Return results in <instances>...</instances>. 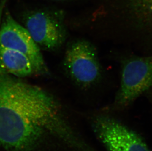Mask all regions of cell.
<instances>
[{"label":"cell","mask_w":152,"mask_h":151,"mask_svg":"<svg viewBox=\"0 0 152 151\" xmlns=\"http://www.w3.org/2000/svg\"><path fill=\"white\" fill-rule=\"evenodd\" d=\"M0 44L20 52L27 56L37 74H46L48 69L40 49L26 28L5 9L0 23Z\"/></svg>","instance_id":"6"},{"label":"cell","mask_w":152,"mask_h":151,"mask_svg":"<svg viewBox=\"0 0 152 151\" xmlns=\"http://www.w3.org/2000/svg\"><path fill=\"white\" fill-rule=\"evenodd\" d=\"M63 65L69 78L82 91L97 86L103 77V68L96 48L85 39H77L69 43Z\"/></svg>","instance_id":"4"},{"label":"cell","mask_w":152,"mask_h":151,"mask_svg":"<svg viewBox=\"0 0 152 151\" xmlns=\"http://www.w3.org/2000/svg\"><path fill=\"white\" fill-rule=\"evenodd\" d=\"M65 13L52 8L27 9L21 15L24 27L40 50L54 51L60 48L68 36Z\"/></svg>","instance_id":"5"},{"label":"cell","mask_w":152,"mask_h":151,"mask_svg":"<svg viewBox=\"0 0 152 151\" xmlns=\"http://www.w3.org/2000/svg\"><path fill=\"white\" fill-rule=\"evenodd\" d=\"M50 1H66V0H50Z\"/></svg>","instance_id":"9"},{"label":"cell","mask_w":152,"mask_h":151,"mask_svg":"<svg viewBox=\"0 0 152 151\" xmlns=\"http://www.w3.org/2000/svg\"><path fill=\"white\" fill-rule=\"evenodd\" d=\"M87 120L94 136L106 151H152L137 131L109 110L90 113Z\"/></svg>","instance_id":"2"},{"label":"cell","mask_w":152,"mask_h":151,"mask_svg":"<svg viewBox=\"0 0 152 151\" xmlns=\"http://www.w3.org/2000/svg\"><path fill=\"white\" fill-rule=\"evenodd\" d=\"M128 15L120 29L133 39L145 42L152 37V0H127Z\"/></svg>","instance_id":"7"},{"label":"cell","mask_w":152,"mask_h":151,"mask_svg":"<svg viewBox=\"0 0 152 151\" xmlns=\"http://www.w3.org/2000/svg\"><path fill=\"white\" fill-rule=\"evenodd\" d=\"M0 65L7 72L17 78L36 74L29 58L20 52L0 44Z\"/></svg>","instance_id":"8"},{"label":"cell","mask_w":152,"mask_h":151,"mask_svg":"<svg viewBox=\"0 0 152 151\" xmlns=\"http://www.w3.org/2000/svg\"><path fill=\"white\" fill-rule=\"evenodd\" d=\"M119 89L109 110L119 111L152 90V54L131 56L121 62Z\"/></svg>","instance_id":"3"},{"label":"cell","mask_w":152,"mask_h":151,"mask_svg":"<svg viewBox=\"0 0 152 151\" xmlns=\"http://www.w3.org/2000/svg\"><path fill=\"white\" fill-rule=\"evenodd\" d=\"M18 78L0 65V147L31 151L50 136L71 151H96L69 121L57 99Z\"/></svg>","instance_id":"1"}]
</instances>
